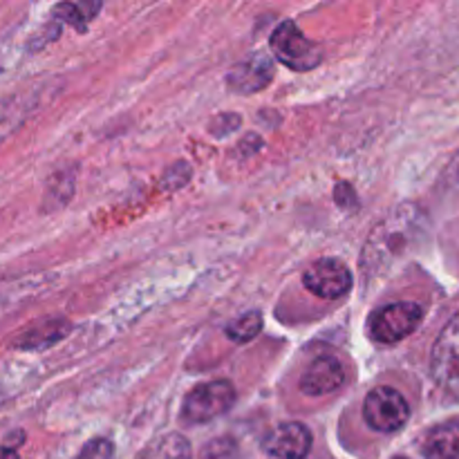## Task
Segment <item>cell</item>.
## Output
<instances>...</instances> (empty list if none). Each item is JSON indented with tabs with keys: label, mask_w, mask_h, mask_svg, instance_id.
Here are the masks:
<instances>
[{
	"label": "cell",
	"mask_w": 459,
	"mask_h": 459,
	"mask_svg": "<svg viewBox=\"0 0 459 459\" xmlns=\"http://www.w3.org/2000/svg\"><path fill=\"white\" fill-rule=\"evenodd\" d=\"M421 233H424V213L415 204H402L388 213V218L372 229L363 249L361 267L366 278L388 272L393 264L406 258L415 249Z\"/></svg>",
	"instance_id": "obj_1"
},
{
	"label": "cell",
	"mask_w": 459,
	"mask_h": 459,
	"mask_svg": "<svg viewBox=\"0 0 459 459\" xmlns=\"http://www.w3.org/2000/svg\"><path fill=\"white\" fill-rule=\"evenodd\" d=\"M233 403H236V388L231 381H206V384L195 385L186 394L182 406V420L186 424H206V421L224 415Z\"/></svg>",
	"instance_id": "obj_2"
},
{
	"label": "cell",
	"mask_w": 459,
	"mask_h": 459,
	"mask_svg": "<svg viewBox=\"0 0 459 459\" xmlns=\"http://www.w3.org/2000/svg\"><path fill=\"white\" fill-rule=\"evenodd\" d=\"M272 52L278 61L294 72H309L323 61V52L314 40L299 30L294 21H285L273 30Z\"/></svg>",
	"instance_id": "obj_3"
},
{
	"label": "cell",
	"mask_w": 459,
	"mask_h": 459,
	"mask_svg": "<svg viewBox=\"0 0 459 459\" xmlns=\"http://www.w3.org/2000/svg\"><path fill=\"white\" fill-rule=\"evenodd\" d=\"M430 377L439 388L459 397V312L435 341L430 352Z\"/></svg>",
	"instance_id": "obj_4"
},
{
	"label": "cell",
	"mask_w": 459,
	"mask_h": 459,
	"mask_svg": "<svg viewBox=\"0 0 459 459\" xmlns=\"http://www.w3.org/2000/svg\"><path fill=\"white\" fill-rule=\"evenodd\" d=\"M424 309L417 303H393L377 309L370 318V334L377 343L393 345L420 327Z\"/></svg>",
	"instance_id": "obj_5"
},
{
	"label": "cell",
	"mask_w": 459,
	"mask_h": 459,
	"mask_svg": "<svg viewBox=\"0 0 459 459\" xmlns=\"http://www.w3.org/2000/svg\"><path fill=\"white\" fill-rule=\"evenodd\" d=\"M363 417L368 426L377 433H397L406 426L411 417V408L402 393L388 385H379L372 390L363 403Z\"/></svg>",
	"instance_id": "obj_6"
},
{
	"label": "cell",
	"mask_w": 459,
	"mask_h": 459,
	"mask_svg": "<svg viewBox=\"0 0 459 459\" xmlns=\"http://www.w3.org/2000/svg\"><path fill=\"white\" fill-rule=\"evenodd\" d=\"M305 287L318 299L336 300L352 290V273L345 267V263L336 258L316 260L312 267L305 272Z\"/></svg>",
	"instance_id": "obj_7"
},
{
	"label": "cell",
	"mask_w": 459,
	"mask_h": 459,
	"mask_svg": "<svg viewBox=\"0 0 459 459\" xmlns=\"http://www.w3.org/2000/svg\"><path fill=\"white\" fill-rule=\"evenodd\" d=\"M264 451L278 459H305L312 451V433L307 426L287 421L264 439Z\"/></svg>",
	"instance_id": "obj_8"
},
{
	"label": "cell",
	"mask_w": 459,
	"mask_h": 459,
	"mask_svg": "<svg viewBox=\"0 0 459 459\" xmlns=\"http://www.w3.org/2000/svg\"><path fill=\"white\" fill-rule=\"evenodd\" d=\"M343 384L345 370L339 359L318 357L314 359L312 366L307 368L305 377L300 379V390L307 397H325V394L336 393Z\"/></svg>",
	"instance_id": "obj_9"
},
{
	"label": "cell",
	"mask_w": 459,
	"mask_h": 459,
	"mask_svg": "<svg viewBox=\"0 0 459 459\" xmlns=\"http://www.w3.org/2000/svg\"><path fill=\"white\" fill-rule=\"evenodd\" d=\"M273 79V65L267 56L263 54H254L249 61L240 63L233 67L227 76V85L233 92L240 94H254L263 90L264 85L272 83Z\"/></svg>",
	"instance_id": "obj_10"
},
{
	"label": "cell",
	"mask_w": 459,
	"mask_h": 459,
	"mask_svg": "<svg viewBox=\"0 0 459 459\" xmlns=\"http://www.w3.org/2000/svg\"><path fill=\"white\" fill-rule=\"evenodd\" d=\"M36 106L34 92H18L0 99V142L25 124Z\"/></svg>",
	"instance_id": "obj_11"
},
{
	"label": "cell",
	"mask_w": 459,
	"mask_h": 459,
	"mask_svg": "<svg viewBox=\"0 0 459 459\" xmlns=\"http://www.w3.org/2000/svg\"><path fill=\"white\" fill-rule=\"evenodd\" d=\"M426 459H459V421L437 426L424 442Z\"/></svg>",
	"instance_id": "obj_12"
},
{
	"label": "cell",
	"mask_w": 459,
	"mask_h": 459,
	"mask_svg": "<svg viewBox=\"0 0 459 459\" xmlns=\"http://www.w3.org/2000/svg\"><path fill=\"white\" fill-rule=\"evenodd\" d=\"M70 325L65 321H49L43 323V325L30 327L27 332H22L13 345L22 350H39V348H48L49 343H56L61 336L67 334Z\"/></svg>",
	"instance_id": "obj_13"
},
{
	"label": "cell",
	"mask_w": 459,
	"mask_h": 459,
	"mask_svg": "<svg viewBox=\"0 0 459 459\" xmlns=\"http://www.w3.org/2000/svg\"><path fill=\"white\" fill-rule=\"evenodd\" d=\"M139 459H191V444L184 435L169 433L148 446Z\"/></svg>",
	"instance_id": "obj_14"
},
{
	"label": "cell",
	"mask_w": 459,
	"mask_h": 459,
	"mask_svg": "<svg viewBox=\"0 0 459 459\" xmlns=\"http://www.w3.org/2000/svg\"><path fill=\"white\" fill-rule=\"evenodd\" d=\"M263 330V316L258 312H247L227 327V336L233 343H249Z\"/></svg>",
	"instance_id": "obj_15"
},
{
	"label": "cell",
	"mask_w": 459,
	"mask_h": 459,
	"mask_svg": "<svg viewBox=\"0 0 459 459\" xmlns=\"http://www.w3.org/2000/svg\"><path fill=\"white\" fill-rule=\"evenodd\" d=\"M112 453H115L112 442L99 437V439H92V442L85 444L83 451L76 455V459H112Z\"/></svg>",
	"instance_id": "obj_16"
},
{
	"label": "cell",
	"mask_w": 459,
	"mask_h": 459,
	"mask_svg": "<svg viewBox=\"0 0 459 459\" xmlns=\"http://www.w3.org/2000/svg\"><path fill=\"white\" fill-rule=\"evenodd\" d=\"M394 459H408V457H394Z\"/></svg>",
	"instance_id": "obj_17"
}]
</instances>
